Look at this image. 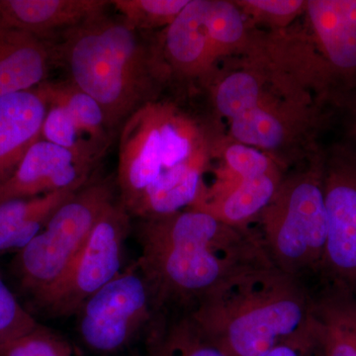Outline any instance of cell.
Returning <instances> with one entry per match:
<instances>
[{
	"label": "cell",
	"mask_w": 356,
	"mask_h": 356,
	"mask_svg": "<svg viewBox=\"0 0 356 356\" xmlns=\"http://www.w3.org/2000/svg\"><path fill=\"white\" fill-rule=\"evenodd\" d=\"M139 266L154 300H198L243 274L273 266L261 241L205 211L187 209L145 219Z\"/></svg>",
	"instance_id": "1"
},
{
	"label": "cell",
	"mask_w": 356,
	"mask_h": 356,
	"mask_svg": "<svg viewBox=\"0 0 356 356\" xmlns=\"http://www.w3.org/2000/svg\"><path fill=\"white\" fill-rule=\"evenodd\" d=\"M299 282L262 267L199 303L191 318L225 355L262 356L313 334L315 306Z\"/></svg>",
	"instance_id": "2"
},
{
	"label": "cell",
	"mask_w": 356,
	"mask_h": 356,
	"mask_svg": "<svg viewBox=\"0 0 356 356\" xmlns=\"http://www.w3.org/2000/svg\"><path fill=\"white\" fill-rule=\"evenodd\" d=\"M57 51L70 81L99 103L110 130L156 100L165 79L154 47L105 13L63 32Z\"/></svg>",
	"instance_id": "3"
},
{
	"label": "cell",
	"mask_w": 356,
	"mask_h": 356,
	"mask_svg": "<svg viewBox=\"0 0 356 356\" xmlns=\"http://www.w3.org/2000/svg\"><path fill=\"white\" fill-rule=\"evenodd\" d=\"M325 154L316 152L303 172L283 179L262 211L261 243L281 273L295 280L321 268L327 242Z\"/></svg>",
	"instance_id": "4"
},
{
	"label": "cell",
	"mask_w": 356,
	"mask_h": 356,
	"mask_svg": "<svg viewBox=\"0 0 356 356\" xmlns=\"http://www.w3.org/2000/svg\"><path fill=\"white\" fill-rule=\"evenodd\" d=\"M113 202L107 181L83 187L51 215L44 229L17 257L23 287L37 301L64 277L103 211Z\"/></svg>",
	"instance_id": "5"
},
{
	"label": "cell",
	"mask_w": 356,
	"mask_h": 356,
	"mask_svg": "<svg viewBox=\"0 0 356 356\" xmlns=\"http://www.w3.org/2000/svg\"><path fill=\"white\" fill-rule=\"evenodd\" d=\"M127 212L122 203L113 201L107 206L64 277L39 304L58 315L76 314L124 270V243L130 227Z\"/></svg>",
	"instance_id": "6"
},
{
	"label": "cell",
	"mask_w": 356,
	"mask_h": 356,
	"mask_svg": "<svg viewBox=\"0 0 356 356\" xmlns=\"http://www.w3.org/2000/svg\"><path fill=\"white\" fill-rule=\"evenodd\" d=\"M154 303V293L139 266L124 269L77 312L83 343L103 355L123 350L149 323Z\"/></svg>",
	"instance_id": "7"
},
{
	"label": "cell",
	"mask_w": 356,
	"mask_h": 356,
	"mask_svg": "<svg viewBox=\"0 0 356 356\" xmlns=\"http://www.w3.org/2000/svg\"><path fill=\"white\" fill-rule=\"evenodd\" d=\"M327 233L321 268L348 296L356 294V149L339 146L325 154Z\"/></svg>",
	"instance_id": "8"
},
{
	"label": "cell",
	"mask_w": 356,
	"mask_h": 356,
	"mask_svg": "<svg viewBox=\"0 0 356 356\" xmlns=\"http://www.w3.org/2000/svg\"><path fill=\"white\" fill-rule=\"evenodd\" d=\"M303 15L334 102L356 89V0H309Z\"/></svg>",
	"instance_id": "9"
},
{
	"label": "cell",
	"mask_w": 356,
	"mask_h": 356,
	"mask_svg": "<svg viewBox=\"0 0 356 356\" xmlns=\"http://www.w3.org/2000/svg\"><path fill=\"white\" fill-rule=\"evenodd\" d=\"M161 102H149L124 122L119 143L118 184L122 204L130 211L165 172Z\"/></svg>",
	"instance_id": "10"
},
{
	"label": "cell",
	"mask_w": 356,
	"mask_h": 356,
	"mask_svg": "<svg viewBox=\"0 0 356 356\" xmlns=\"http://www.w3.org/2000/svg\"><path fill=\"white\" fill-rule=\"evenodd\" d=\"M95 163L40 139L30 147L13 175L0 184V203L53 192L81 191Z\"/></svg>",
	"instance_id": "11"
},
{
	"label": "cell",
	"mask_w": 356,
	"mask_h": 356,
	"mask_svg": "<svg viewBox=\"0 0 356 356\" xmlns=\"http://www.w3.org/2000/svg\"><path fill=\"white\" fill-rule=\"evenodd\" d=\"M211 0H191L163 31L154 54L165 79H205L211 74L214 58L208 38L207 18Z\"/></svg>",
	"instance_id": "12"
},
{
	"label": "cell",
	"mask_w": 356,
	"mask_h": 356,
	"mask_svg": "<svg viewBox=\"0 0 356 356\" xmlns=\"http://www.w3.org/2000/svg\"><path fill=\"white\" fill-rule=\"evenodd\" d=\"M315 118L310 103L269 102L266 93L257 107L229 122V129L236 142L273 154L286 147L299 131L310 128Z\"/></svg>",
	"instance_id": "13"
},
{
	"label": "cell",
	"mask_w": 356,
	"mask_h": 356,
	"mask_svg": "<svg viewBox=\"0 0 356 356\" xmlns=\"http://www.w3.org/2000/svg\"><path fill=\"white\" fill-rule=\"evenodd\" d=\"M49 106L40 86L0 97V184L13 175L30 147L41 139Z\"/></svg>",
	"instance_id": "14"
},
{
	"label": "cell",
	"mask_w": 356,
	"mask_h": 356,
	"mask_svg": "<svg viewBox=\"0 0 356 356\" xmlns=\"http://www.w3.org/2000/svg\"><path fill=\"white\" fill-rule=\"evenodd\" d=\"M104 0H0V25L47 41L105 13Z\"/></svg>",
	"instance_id": "15"
},
{
	"label": "cell",
	"mask_w": 356,
	"mask_h": 356,
	"mask_svg": "<svg viewBox=\"0 0 356 356\" xmlns=\"http://www.w3.org/2000/svg\"><path fill=\"white\" fill-rule=\"evenodd\" d=\"M282 180L276 170L262 177L226 182L222 187L204 191L191 208L205 211L220 221L242 228L266 209Z\"/></svg>",
	"instance_id": "16"
},
{
	"label": "cell",
	"mask_w": 356,
	"mask_h": 356,
	"mask_svg": "<svg viewBox=\"0 0 356 356\" xmlns=\"http://www.w3.org/2000/svg\"><path fill=\"white\" fill-rule=\"evenodd\" d=\"M51 60L47 41L0 25V97L44 83Z\"/></svg>",
	"instance_id": "17"
},
{
	"label": "cell",
	"mask_w": 356,
	"mask_h": 356,
	"mask_svg": "<svg viewBox=\"0 0 356 356\" xmlns=\"http://www.w3.org/2000/svg\"><path fill=\"white\" fill-rule=\"evenodd\" d=\"M206 161H191L161 173L131 212L143 219H151L192 207L205 188L202 173Z\"/></svg>",
	"instance_id": "18"
},
{
	"label": "cell",
	"mask_w": 356,
	"mask_h": 356,
	"mask_svg": "<svg viewBox=\"0 0 356 356\" xmlns=\"http://www.w3.org/2000/svg\"><path fill=\"white\" fill-rule=\"evenodd\" d=\"M76 192H53L0 203V252L22 250L44 229L55 211Z\"/></svg>",
	"instance_id": "19"
},
{
	"label": "cell",
	"mask_w": 356,
	"mask_h": 356,
	"mask_svg": "<svg viewBox=\"0 0 356 356\" xmlns=\"http://www.w3.org/2000/svg\"><path fill=\"white\" fill-rule=\"evenodd\" d=\"M313 337L318 356H356V299L339 297L315 307Z\"/></svg>",
	"instance_id": "20"
},
{
	"label": "cell",
	"mask_w": 356,
	"mask_h": 356,
	"mask_svg": "<svg viewBox=\"0 0 356 356\" xmlns=\"http://www.w3.org/2000/svg\"><path fill=\"white\" fill-rule=\"evenodd\" d=\"M49 103L60 105L67 110L76 125L102 149L109 144L110 130L106 115L99 103L70 79L65 81H44L40 84Z\"/></svg>",
	"instance_id": "21"
},
{
	"label": "cell",
	"mask_w": 356,
	"mask_h": 356,
	"mask_svg": "<svg viewBox=\"0 0 356 356\" xmlns=\"http://www.w3.org/2000/svg\"><path fill=\"white\" fill-rule=\"evenodd\" d=\"M207 31L215 62L235 51L252 50L255 44L248 20L234 1L211 0Z\"/></svg>",
	"instance_id": "22"
},
{
	"label": "cell",
	"mask_w": 356,
	"mask_h": 356,
	"mask_svg": "<svg viewBox=\"0 0 356 356\" xmlns=\"http://www.w3.org/2000/svg\"><path fill=\"white\" fill-rule=\"evenodd\" d=\"M266 70L254 67L232 72L215 84L213 102L218 113L229 122L254 109L266 95Z\"/></svg>",
	"instance_id": "23"
},
{
	"label": "cell",
	"mask_w": 356,
	"mask_h": 356,
	"mask_svg": "<svg viewBox=\"0 0 356 356\" xmlns=\"http://www.w3.org/2000/svg\"><path fill=\"white\" fill-rule=\"evenodd\" d=\"M191 0H113L122 23L133 31L168 27Z\"/></svg>",
	"instance_id": "24"
},
{
	"label": "cell",
	"mask_w": 356,
	"mask_h": 356,
	"mask_svg": "<svg viewBox=\"0 0 356 356\" xmlns=\"http://www.w3.org/2000/svg\"><path fill=\"white\" fill-rule=\"evenodd\" d=\"M49 104L50 106L42 127L41 139L95 163L96 159L104 153V149L89 139L64 107L53 103Z\"/></svg>",
	"instance_id": "25"
},
{
	"label": "cell",
	"mask_w": 356,
	"mask_h": 356,
	"mask_svg": "<svg viewBox=\"0 0 356 356\" xmlns=\"http://www.w3.org/2000/svg\"><path fill=\"white\" fill-rule=\"evenodd\" d=\"M151 356H228L210 341L191 318L172 325L159 334Z\"/></svg>",
	"instance_id": "26"
},
{
	"label": "cell",
	"mask_w": 356,
	"mask_h": 356,
	"mask_svg": "<svg viewBox=\"0 0 356 356\" xmlns=\"http://www.w3.org/2000/svg\"><path fill=\"white\" fill-rule=\"evenodd\" d=\"M248 24H261L273 33L285 31L297 18L305 13L304 0H238L234 1Z\"/></svg>",
	"instance_id": "27"
},
{
	"label": "cell",
	"mask_w": 356,
	"mask_h": 356,
	"mask_svg": "<svg viewBox=\"0 0 356 356\" xmlns=\"http://www.w3.org/2000/svg\"><path fill=\"white\" fill-rule=\"evenodd\" d=\"M222 158L227 170L233 175L229 181L259 177L278 170L273 156L238 142L232 143L225 149Z\"/></svg>",
	"instance_id": "28"
},
{
	"label": "cell",
	"mask_w": 356,
	"mask_h": 356,
	"mask_svg": "<svg viewBox=\"0 0 356 356\" xmlns=\"http://www.w3.org/2000/svg\"><path fill=\"white\" fill-rule=\"evenodd\" d=\"M0 356H74L69 344L38 325L0 350Z\"/></svg>",
	"instance_id": "29"
},
{
	"label": "cell",
	"mask_w": 356,
	"mask_h": 356,
	"mask_svg": "<svg viewBox=\"0 0 356 356\" xmlns=\"http://www.w3.org/2000/svg\"><path fill=\"white\" fill-rule=\"evenodd\" d=\"M38 325L0 278V350Z\"/></svg>",
	"instance_id": "30"
},
{
	"label": "cell",
	"mask_w": 356,
	"mask_h": 356,
	"mask_svg": "<svg viewBox=\"0 0 356 356\" xmlns=\"http://www.w3.org/2000/svg\"><path fill=\"white\" fill-rule=\"evenodd\" d=\"M262 356H318L313 334L307 339L276 346Z\"/></svg>",
	"instance_id": "31"
},
{
	"label": "cell",
	"mask_w": 356,
	"mask_h": 356,
	"mask_svg": "<svg viewBox=\"0 0 356 356\" xmlns=\"http://www.w3.org/2000/svg\"><path fill=\"white\" fill-rule=\"evenodd\" d=\"M336 104L350 110L351 132L356 138V89L348 91L337 98Z\"/></svg>",
	"instance_id": "32"
}]
</instances>
